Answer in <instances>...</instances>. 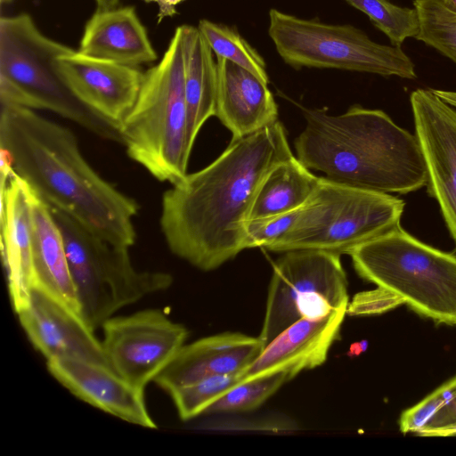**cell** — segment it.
<instances>
[{"label": "cell", "mask_w": 456, "mask_h": 456, "mask_svg": "<svg viewBox=\"0 0 456 456\" xmlns=\"http://www.w3.org/2000/svg\"><path fill=\"white\" fill-rule=\"evenodd\" d=\"M281 122L239 139L204 168L167 190L159 224L170 251L212 271L246 249V227L268 173L293 157Z\"/></svg>", "instance_id": "cell-1"}, {"label": "cell", "mask_w": 456, "mask_h": 456, "mask_svg": "<svg viewBox=\"0 0 456 456\" xmlns=\"http://www.w3.org/2000/svg\"><path fill=\"white\" fill-rule=\"evenodd\" d=\"M0 103V146L13 172L50 208L113 246L132 247L137 202L95 172L72 131L32 109Z\"/></svg>", "instance_id": "cell-2"}, {"label": "cell", "mask_w": 456, "mask_h": 456, "mask_svg": "<svg viewBox=\"0 0 456 456\" xmlns=\"http://www.w3.org/2000/svg\"><path fill=\"white\" fill-rule=\"evenodd\" d=\"M296 157L327 179L362 190L405 194L427 185L428 171L416 135L380 110L359 105L345 113L305 110Z\"/></svg>", "instance_id": "cell-3"}, {"label": "cell", "mask_w": 456, "mask_h": 456, "mask_svg": "<svg viewBox=\"0 0 456 456\" xmlns=\"http://www.w3.org/2000/svg\"><path fill=\"white\" fill-rule=\"evenodd\" d=\"M184 25L175 28L158 64L146 72L130 113L119 126L128 157L160 182L187 175L188 115L184 90Z\"/></svg>", "instance_id": "cell-4"}, {"label": "cell", "mask_w": 456, "mask_h": 456, "mask_svg": "<svg viewBox=\"0 0 456 456\" xmlns=\"http://www.w3.org/2000/svg\"><path fill=\"white\" fill-rule=\"evenodd\" d=\"M76 50L44 35L27 13L0 19V102L47 110L93 134L121 142L119 130L74 95L58 60Z\"/></svg>", "instance_id": "cell-5"}, {"label": "cell", "mask_w": 456, "mask_h": 456, "mask_svg": "<svg viewBox=\"0 0 456 456\" xmlns=\"http://www.w3.org/2000/svg\"><path fill=\"white\" fill-rule=\"evenodd\" d=\"M359 276L400 296L419 316L456 327V256L400 225L348 254Z\"/></svg>", "instance_id": "cell-6"}, {"label": "cell", "mask_w": 456, "mask_h": 456, "mask_svg": "<svg viewBox=\"0 0 456 456\" xmlns=\"http://www.w3.org/2000/svg\"><path fill=\"white\" fill-rule=\"evenodd\" d=\"M65 247L83 319L94 330L126 305L168 289L172 276L134 268L128 248L113 246L50 208Z\"/></svg>", "instance_id": "cell-7"}, {"label": "cell", "mask_w": 456, "mask_h": 456, "mask_svg": "<svg viewBox=\"0 0 456 456\" xmlns=\"http://www.w3.org/2000/svg\"><path fill=\"white\" fill-rule=\"evenodd\" d=\"M405 202L389 193L349 187L321 177L299 224L267 250L317 249L349 254L400 225Z\"/></svg>", "instance_id": "cell-8"}, {"label": "cell", "mask_w": 456, "mask_h": 456, "mask_svg": "<svg viewBox=\"0 0 456 456\" xmlns=\"http://www.w3.org/2000/svg\"><path fill=\"white\" fill-rule=\"evenodd\" d=\"M268 34L281 59L294 69H338L415 79L412 61L401 46L372 41L352 25L305 20L271 9Z\"/></svg>", "instance_id": "cell-9"}, {"label": "cell", "mask_w": 456, "mask_h": 456, "mask_svg": "<svg viewBox=\"0 0 456 456\" xmlns=\"http://www.w3.org/2000/svg\"><path fill=\"white\" fill-rule=\"evenodd\" d=\"M348 303L340 255L317 249L283 252L273 265L258 336L263 349L300 318H321L347 308Z\"/></svg>", "instance_id": "cell-10"}, {"label": "cell", "mask_w": 456, "mask_h": 456, "mask_svg": "<svg viewBox=\"0 0 456 456\" xmlns=\"http://www.w3.org/2000/svg\"><path fill=\"white\" fill-rule=\"evenodd\" d=\"M108 364L144 390L185 345L187 329L159 309L112 316L102 325Z\"/></svg>", "instance_id": "cell-11"}, {"label": "cell", "mask_w": 456, "mask_h": 456, "mask_svg": "<svg viewBox=\"0 0 456 456\" xmlns=\"http://www.w3.org/2000/svg\"><path fill=\"white\" fill-rule=\"evenodd\" d=\"M415 135L428 171V191L435 198L456 245V110L433 90L410 97Z\"/></svg>", "instance_id": "cell-12"}, {"label": "cell", "mask_w": 456, "mask_h": 456, "mask_svg": "<svg viewBox=\"0 0 456 456\" xmlns=\"http://www.w3.org/2000/svg\"><path fill=\"white\" fill-rule=\"evenodd\" d=\"M58 67L77 99L119 130L135 104L144 72L138 67L88 57L77 51L60 57Z\"/></svg>", "instance_id": "cell-13"}, {"label": "cell", "mask_w": 456, "mask_h": 456, "mask_svg": "<svg viewBox=\"0 0 456 456\" xmlns=\"http://www.w3.org/2000/svg\"><path fill=\"white\" fill-rule=\"evenodd\" d=\"M49 373L76 397L108 414L146 428H156L142 390L110 365L75 358L46 361Z\"/></svg>", "instance_id": "cell-14"}, {"label": "cell", "mask_w": 456, "mask_h": 456, "mask_svg": "<svg viewBox=\"0 0 456 456\" xmlns=\"http://www.w3.org/2000/svg\"><path fill=\"white\" fill-rule=\"evenodd\" d=\"M16 314L29 342L46 361L75 358L108 364L95 330L43 292L33 289L28 305Z\"/></svg>", "instance_id": "cell-15"}, {"label": "cell", "mask_w": 456, "mask_h": 456, "mask_svg": "<svg viewBox=\"0 0 456 456\" xmlns=\"http://www.w3.org/2000/svg\"><path fill=\"white\" fill-rule=\"evenodd\" d=\"M347 308L321 318H300L270 342L245 370L242 380L279 371L291 379L322 364L338 338Z\"/></svg>", "instance_id": "cell-16"}, {"label": "cell", "mask_w": 456, "mask_h": 456, "mask_svg": "<svg viewBox=\"0 0 456 456\" xmlns=\"http://www.w3.org/2000/svg\"><path fill=\"white\" fill-rule=\"evenodd\" d=\"M1 249L10 300L24 308L34 289L30 188L13 170L1 179Z\"/></svg>", "instance_id": "cell-17"}, {"label": "cell", "mask_w": 456, "mask_h": 456, "mask_svg": "<svg viewBox=\"0 0 456 456\" xmlns=\"http://www.w3.org/2000/svg\"><path fill=\"white\" fill-rule=\"evenodd\" d=\"M257 338L224 332L185 344L154 379L168 393L175 387L217 375L242 373L260 354Z\"/></svg>", "instance_id": "cell-18"}, {"label": "cell", "mask_w": 456, "mask_h": 456, "mask_svg": "<svg viewBox=\"0 0 456 456\" xmlns=\"http://www.w3.org/2000/svg\"><path fill=\"white\" fill-rule=\"evenodd\" d=\"M217 90L215 116L232 139L249 135L278 120V108L268 85L250 71L216 57Z\"/></svg>", "instance_id": "cell-19"}, {"label": "cell", "mask_w": 456, "mask_h": 456, "mask_svg": "<svg viewBox=\"0 0 456 456\" xmlns=\"http://www.w3.org/2000/svg\"><path fill=\"white\" fill-rule=\"evenodd\" d=\"M77 52L134 67L158 58L133 6L96 9L85 26Z\"/></svg>", "instance_id": "cell-20"}, {"label": "cell", "mask_w": 456, "mask_h": 456, "mask_svg": "<svg viewBox=\"0 0 456 456\" xmlns=\"http://www.w3.org/2000/svg\"><path fill=\"white\" fill-rule=\"evenodd\" d=\"M30 204L34 289L81 315L61 230L49 206L31 189Z\"/></svg>", "instance_id": "cell-21"}, {"label": "cell", "mask_w": 456, "mask_h": 456, "mask_svg": "<svg viewBox=\"0 0 456 456\" xmlns=\"http://www.w3.org/2000/svg\"><path fill=\"white\" fill-rule=\"evenodd\" d=\"M184 28L188 146L192 150L200 128L216 113L217 69L213 51L198 27L184 25Z\"/></svg>", "instance_id": "cell-22"}, {"label": "cell", "mask_w": 456, "mask_h": 456, "mask_svg": "<svg viewBox=\"0 0 456 456\" xmlns=\"http://www.w3.org/2000/svg\"><path fill=\"white\" fill-rule=\"evenodd\" d=\"M321 177L314 175L296 156L275 166L262 182L248 221L296 210L314 194Z\"/></svg>", "instance_id": "cell-23"}, {"label": "cell", "mask_w": 456, "mask_h": 456, "mask_svg": "<svg viewBox=\"0 0 456 456\" xmlns=\"http://www.w3.org/2000/svg\"><path fill=\"white\" fill-rule=\"evenodd\" d=\"M198 28L216 57L231 61L269 84L265 60L236 28L208 20H200Z\"/></svg>", "instance_id": "cell-24"}, {"label": "cell", "mask_w": 456, "mask_h": 456, "mask_svg": "<svg viewBox=\"0 0 456 456\" xmlns=\"http://www.w3.org/2000/svg\"><path fill=\"white\" fill-rule=\"evenodd\" d=\"M419 17L415 38L456 63V12L443 0H414Z\"/></svg>", "instance_id": "cell-25"}, {"label": "cell", "mask_w": 456, "mask_h": 456, "mask_svg": "<svg viewBox=\"0 0 456 456\" xmlns=\"http://www.w3.org/2000/svg\"><path fill=\"white\" fill-rule=\"evenodd\" d=\"M289 374L279 371L245 379L212 403L205 413H233L258 408L287 381Z\"/></svg>", "instance_id": "cell-26"}, {"label": "cell", "mask_w": 456, "mask_h": 456, "mask_svg": "<svg viewBox=\"0 0 456 456\" xmlns=\"http://www.w3.org/2000/svg\"><path fill=\"white\" fill-rule=\"evenodd\" d=\"M242 373L208 377L180 386L167 394L179 418L191 419L202 413L232 387L242 381Z\"/></svg>", "instance_id": "cell-27"}, {"label": "cell", "mask_w": 456, "mask_h": 456, "mask_svg": "<svg viewBox=\"0 0 456 456\" xmlns=\"http://www.w3.org/2000/svg\"><path fill=\"white\" fill-rule=\"evenodd\" d=\"M345 1L365 13L393 45L401 46L406 38L415 37L419 32V17L414 7L398 6L388 0Z\"/></svg>", "instance_id": "cell-28"}, {"label": "cell", "mask_w": 456, "mask_h": 456, "mask_svg": "<svg viewBox=\"0 0 456 456\" xmlns=\"http://www.w3.org/2000/svg\"><path fill=\"white\" fill-rule=\"evenodd\" d=\"M305 205L284 214L248 221L246 248H264L267 249L280 241L298 224L305 213Z\"/></svg>", "instance_id": "cell-29"}, {"label": "cell", "mask_w": 456, "mask_h": 456, "mask_svg": "<svg viewBox=\"0 0 456 456\" xmlns=\"http://www.w3.org/2000/svg\"><path fill=\"white\" fill-rule=\"evenodd\" d=\"M456 394V376L437 387L417 404L405 410L399 419L403 434H417L424 425Z\"/></svg>", "instance_id": "cell-30"}, {"label": "cell", "mask_w": 456, "mask_h": 456, "mask_svg": "<svg viewBox=\"0 0 456 456\" xmlns=\"http://www.w3.org/2000/svg\"><path fill=\"white\" fill-rule=\"evenodd\" d=\"M403 299L395 293L378 286L375 289L355 294L347 305L350 315H375L403 305Z\"/></svg>", "instance_id": "cell-31"}, {"label": "cell", "mask_w": 456, "mask_h": 456, "mask_svg": "<svg viewBox=\"0 0 456 456\" xmlns=\"http://www.w3.org/2000/svg\"><path fill=\"white\" fill-rule=\"evenodd\" d=\"M419 436H456V394L416 434Z\"/></svg>", "instance_id": "cell-32"}, {"label": "cell", "mask_w": 456, "mask_h": 456, "mask_svg": "<svg viewBox=\"0 0 456 456\" xmlns=\"http://www.w3.org/2000/svg\"><path fill=\"white\" fill-rule=\"evenodd\" d=\"M146 3H156L159 5L158 23H160L167 17H173L177 13L175 7L168 4L167 0H143Z\"/></svg>", "instance_id": "cell-33"}, {"label": "cell", "mask_w": 456, "mask_h": 456, "mask_svg": "<svg viewBox=\"0 0 456 456\" xmlns=\"http://www.w3.org/2000/svg\"><path fill=\"white\" fill-rule=\"evenodd\" d=\"M433 92L444 102L456 108V92L444 90H433Z\"/></svg>", "instance_id": "cell-34"}, {"label": "cell", "mask_w": 456, "mask_h": 456, "mask_svg": "<svg viewBox=\"0 0 456 456\" xmlns=\"http://www.w3.org/2000/svg\"><path fill=\"white\" fill-rule=\"evenodd\" d=\"M444 4L456 12V0H443Z\"/></svg>", "instance_id": "cell-35"}, {"label": "cell", "mask_w": 456, "mask_h": 456, "mask_svg": "<svg viewBox=\"0 0 456 456\" xmlns=\"http://www.w3.org/2000/svg\"><path fill=\"white\" fill-rule=\"evenodd\" d=\"M185 0H167V2L168 3V4H170L171 6L173 7H175L176 4L183 2Z\"/></svg>", "instance_id": "cell-36"}, {"label": "cell", "mask_w": 456, "mask_h": 456, "mask_svg": "<svg viewBox=\"0 0 456 456\" xmlns=\"http://www.w3.org/2000/svg\"><path fill=\"white\" fill-rule=\"evenodd\" d=\"M12 0H0L1 4H9Z\"/></svg>", "instance_id": "cell-37"}]
</instances>
